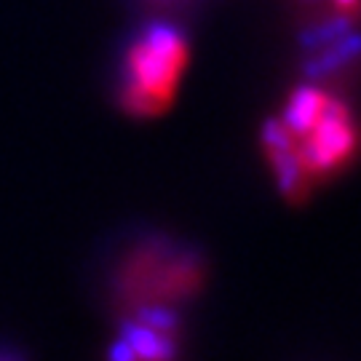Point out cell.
<instances>
[{"label": "cell", "mask_w": 361, "mask_h": 361, "mask_svg": "<svg viewBox=\"0 0 361 361\" xmlns=\"http://www.w3.org/2000/svg\"><path fill=\"white\" fill-rule=\"evenodd\" d=\"M185 65V35L166 22H150L126 43L118 99L131 116H158L171 102Z\"/></svg>", "instance_id": "6da1fadb"}, {"label": "cell", "mask_w": 361, "mask_h": 361, "mask_svg": "<svg viewBox=\"0 0 361 361\" xmlns=\"http://www.w3.org/2000/svg\"><path fill=\"white\" fill-rule=\"evenodd\" d=\"M198 279V262L182 249L164 244H147L137 249L118 273V292L131 302L169 305L174 297L185 295Z\"/></svg>", "instance_id": "7a4b0ae2"}, {"label": "cell", "mask_w": 361, "mask_h": 361, "mask_svg": "<svg viewBox=\"0 0 361 361\" xmlns=\"http://www.w3.org/2000/svg\"><path fill=\"white\" fill-rule=\"evenodd\" d=\"M174 356L177 316L169 305L131 308L110 348V361H174Z\"/></svg>", "instance_id": "3957f363"}, {"label": "cell", "mask_w": 361, "mask_h": 361, "mask_svg": "<svg viewBox=\"0 0 361 361\" xmlns=\"http://www.w3.org/2000/svg\"><path fill=\"white\" fill-rule=\"evenodd\" d=\"M302 137V145L295 150L305 174H326L337 169L356 147V129L350 123L348 110L340 102H326L322 118Z\"/></svg>", "instance_id": "277c9868"}, {"label": "cell", "mask_w": 361, "mask_h": 361, "mask_svg": "<svg viewBox=\"0 0 361 361\" xmlns=\"http://www.w3.org/2000/svg\"><path fill=\"white\" fill-rule=\"evenodd\" d=\"M262 142H265L268 153H271L279 188L292 201L300 198V195L305 193V188H308V174H305V169L300 164V155L295 150V137L284 129V123L273 121L262 131Z\"/></svg>", "instance_id": "5b68a950"}, {"label": "cell", "mask_w": 361, "mask_h": 361, "mask_svg": "<svg viewBox=\"0 0 361 361\" xmlns=\"http://www.w3.org/2000/svg\"><path fill=\"white\" fill-rule=\"evenodd\" d=\"M329 102V97L322 94L319 89H313V86H302V89L295 91V97H292V102L286 107L284 113V129L292 134V137H300V134H305V131L322 118L324 107Z\"/></svg>", "instance_id": "8992f818"}, {"label": "cell", "mask_w": 361, "mask_h": 361, "mask_svg": "<svg viewBox=\"0 0 361 361\" xmlns=\"http://www.w3.org/2000/svg\"><path fill=\"white\" fill-rule=\"evenodd\" d=\"M337 3H340V6H345V8H348V6H356V3H359V0H337Z\"/></svg>", "instance_id": "52a82bcc"}, {"label": "cell", "mask_w": 361, "mask_h": 361, "mask_svg": "<svg viewBox=\"0 0 361 361\" xmlns=\"http://www.w3.org/2000/svg\"><path fill=\"white\" fill-rule=\"evenodd\" d=\"M0 361H16V359H11V356H6V353H0Z\"/></svg>", "instance_id": "ba28073f"}]
</instances>
